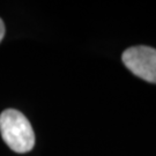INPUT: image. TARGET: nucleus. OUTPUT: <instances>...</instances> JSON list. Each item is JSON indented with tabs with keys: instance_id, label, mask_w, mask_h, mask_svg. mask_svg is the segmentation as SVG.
Wrapping results in <instances>:
<instances>
[{
	"instance_id": "nucleus-1",
	"label": "nucleus",
	"mask_w": 156,
	"mask_h": 156,
	"mask_svg": "<svg viewBox=\"0 0 156 156\" xmlns=\"http://www.w3.org/2000/svg\"><path fill=\"white\" fill-rule=\"evenodd\" d=\"M0 134L13 151L28 153L35 146V133L29 120L22 112L7 109L0 115Z\"/></svg>"
},
{
	"instance_id": "nucleus-2",
	"label": "nucleus",
	"mask_w": 156,
	"mask_h": 156,
	"mask_svg": "<svg viewBox=\"0 0 156 156\" xmlns=\"http://www.w3.org/2000/svg\"><path fill=\"white\" fill-rule=\"evenodd\" d=\"M123 64L138 78L151 83H156V49L138 45L123 52Z\"/></svg>"
},
{
	"instance_id": "nucleus-3",
	"label": "nucleus",
	"mask_w": 156,
	"mask_h": 156,
	"mask_svg": "<svg viewBox=\"0 0 156 156\" xmlns=\"http://www.w3.org/2000/svg\"><path fill=\"white\" fill-rule=\"evenodd\" d=\"M4 36H5V24L2 22V20L0 19V42L2 41Z\"/></svg>"
}]
</instances>
